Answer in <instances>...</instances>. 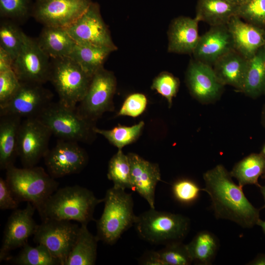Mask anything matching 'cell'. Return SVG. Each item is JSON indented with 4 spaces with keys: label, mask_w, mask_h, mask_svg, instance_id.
I'll use <instances>...</instances> for the list:
<instances>
[{
    "label": "cell",
    "mask_w": 265,
    "mask_h": 265,
    "mask_svg": "<svg viewBox=\"0 0 265 265\" xmlns=\"http://www.w3.org/2000/svg\"><path fill=\"white\" fill-rule=\"evenodd\" d=\"M224 166L217 165L203 174L205 187L216 218L229 220L242 228H252L260 218V210L246 197L242 187L236 184Z\"/></svg>",
    "instance_id": "1"
},
{
    "label": "cell",
    "mask_w": 265,
    "mask_h": 265,
    "mask_svg": "<svg viewBox=\"0 0 265 265\" xmlns=\"http://www.w3.org/2000/svg\"><path fill=\"white\" fill-rule=\"evenodd\" d=\"M104 202L89 189L78 186L58 188L46 201L38 212L42 221L46 219L74 220L87 225L94 220L96 207Z\"/></svg>",
    "instance_id": "2"
},
{
    "label": "cell",
    "mask_w": 265,
    "mask_h": 265,
    "mask_svg": "<svg viewBox=\"0 0 265 265\" xmlns=\"http://www.w3.org/2000/svg\"><path fill=\"white\" fill-rule=\"evenodd\" d=\"M104 208L96 221L99 240L112 245L137 220L133 212V201L131 193L114 186L108 189L104 198Z\"/></svg>",
    "instance_id": "3"
},
{
    "label": "cell",
    "mask_w": 265,
    "mask_h": 265,
    "mask_svg": "<svg viewBox=\"0 0 265 265\" xmlns=\"http://www.w3.org/2000/svg\"><path fill=\"white\" fill-rule=\"evenodd\" d=\"M6 171L5 180L14 197L20 202L30 203L38 212L58 189L59 183L42 167L19 168L14 165Z\"/></svg>",
    "instance_id": "4"
},
{
    "label": "cell",
    "mask_w": 265,
    "mask_h": 265,
    "mask_svg": "<svg viewBox=\"0 0 265 265\" xmlns=\"http://www.w3.org/2000/svg\"><path fill=\"white\" fill-rule=\"evenodd\" d=\"M139 236L153 244L182 241L187 236L190 220L183 215L150 210L137 216L134 224Z\"/></svg>",
    "instance_id": "5"
},
{
    "label": "cell",
    "mask_w": 265,
    "mask_h": 265,
    "mask_svg": "<svg viewBox=\"0 0 265 265\" xmlns=\"http://www.w3.org/2000/svg\"><path fill=\"white\" fill-rule=\"evenodd\" d=\"M59 139L89 143L97 134L95 123L81 116L76 108L52 102L36 117Z\"/></svg>",
    "instance_id": "6"
},
{
    "label": "cell",
    "mask_w": 265,
    "mask_h": 265,
    "mask_svg": "<svg viewBox=\"0 0 265 265\" xmlns=\"http://www.w3.org/2000/svg\"><path fill=\"white\" fill-rule=\"evenodd\" d=\"M53 60L49 81L58 94V101L68 107L76 108L85 95L92 77L69 57Z\"/></svg>",
    "instance_id": "7"
},
{
    "label": "cell",
    "mask_w": 265,
    "mask_h": 265,
    "mask_svg": "<svg viewBox=\"0 0 265 265\" xmlns=\"http://www.w3.org/2000/svg\"><path fill=\"white\" fill-rule=\"evenodd\" d=\"M116 85L113 73L104 67L100 68L92 76L85 95L77 106L78 113L95 123L104 113L113 110L112 100Z\"/></svg>",
    "instance_id": "8"
},
{
    "label": "cell",
    "mask_w": 265,
    "mask_h": 265,
    "mask_svg": "<svg viewBox=\"0 0 265 265\" xmlns=\"http://www.w3.org/2000/svg\"><path fill=\"white\" fill-rule=\"evenodd\" d=\"M80 227L69 220L46 219L38 224L33 241L45 246L64 265L77 239Z\"/></svg>",
    "instance_id": "9"
},
{
    "label": "cell",
    "mask_w": 265,
    "mask_h": 265,
    "mask_svg": "<svg viewBox=\"0 0 265 265\" xmlns=\"http://www.w3.org/2000/svg\"><path fill=\"white\" fill-rule=\"evenodd\" d=\"M65 28L77 44L106 48L113 52L117 50L97 2H92L80 18Z\"/></svg>",
    "instance_id": "10"
},
{
    "label": "cell",
    "mask_w": 265,
    "mask_h": 265,
    "mask_svg": "<svg viewBox=\"0 0 265 265\" xmlns=\"http://www.w3.org/2000/svg\"><path fill=\"white\" fill-rule=\"evenodd\" d=\"M49 58L37 40L24 33L22 46L13 61L12 69L20 81L43 84L49 81Z\"/></svg>",
    "instance_id": "11"
},
{
    "label": "cell",
    "mask_w": 265,
    "mask_h": 265,
    "mask_svg": "<svg viewBox=\"0 0 265 265\" xmlns=\"http://www.w3.org/2000/svg\"><path fill=\"white\" fill-rule=\"evenodd\" d=\"M91 0H35L31 15L44 26L66 28L88 9Z\"/></svg>",
    "instance_id": "12"
},
{
    "label": "cell",
    "mask_w": 265,
    "mask_h": 265,
    "mask_svg": "<svg viewBox=\"0 0 265 265\" xmlns=\"http://www.w3.org/2000/svg\"><path fill=\"white\" fill-rule=\"evenodd\" d=\"M52 135L49 129L36 118L25 119L21 123L18 139V153L24 167L36 165L49 149Z\"/></svg>",
    "instance_id": "13"
},
{
    "label": "cell",
    "mask_w": 265,
    "mask_h": 265,
    "mask_svg": "<svg viewBox=\"0 0 265 265\" xmlns=\"http://www.w3.org/2000/svg\"><path fill=\"white\" fill-rule=\"evenodd\" d=\"M53 94L41 84L21 82L13 96L0 106V116L36 118L52 101Z\"/></svg>",
    "instance_id": "14"
},
{
    "label": "cell",
    "mask_w": 265,
    "mask_h": 265,
    "mask_svg": "<svg viewBox=\"0 0 265 265\" xmlns=\"http://www.w3.org/2000/svg\"><path fill=\"white\" fill-rule=\"evenodd\" d=\"M44 158L48 173L54 179L80 172L88 161L78 142L59 139Z\"/></svg>",
    "instance_id": "15"
},
{
    "label": "cell",
    "mask_w": 265,
    "mask_h": 265,
    "mask_svg": "<svg viewBox=\"0 0 265 265\" xmlns=\"http://www.w3.org/2000/svg\"><path fill=\"white\" fill-rule=\"evenodd\" d=\"M35 210L32 204L27 202L24 209L15 210L10 214L3 232L0 261L6 259L13 250L24 246L28 238L34 235L38 226L33 218Z\"/></svg>",
    "instance_id": "16"
},
{
    "label": "cell",
    "mask_w": 265,
    "mask_h": 265,
    "mask_svg": "<svg viewBox=\"0 0 265 265\" xmlns=\"http://www.w3.org/2000/svg\"><path fill=\"white\" fill-rule=\"evenodd\" d=\"M186 78L190 93L201 102L214 100L219 96L223 87L212 67L196 59L189 62Z\"/></svg>",
    "instance_id": "17"
},
{
    "label": "cell",
    "mask_w": 265,
    "mask_h": 265,
    "mask_svg": "<svg viewBox=\"0 0 265 265\" xmlns=\"http://www.w3.org/2000/svg\"><path fill=\"white\" fill-rule=\"evenodd\" d=\"M127 155L130 164L131 189L144 198L150 208L155 209L156 187L161 180L159 165L150 162L136 154L129 153Z\"/></svg>",
    "instance_id": "18"
},
{
    "label": "cell",
    "mask_w": 265,
    "mask_h": 265,
    "mask_svg": "<svg viewBox=\"0 0 265 265\" xmlns=\"http://www.w3.org/2000/svg\"><path fill=\"white\" fill-rule=\"evenodd\" d=\"M234 50L227 25L211 26L200 36L193 55L194 59L212 66L223 55Z\"/></svg>",
    "instance_id": "19"
},
{
    "label": "cell",
    "mask_w": 265,
    "mask_h": 265,
    "mask_svg": "<svg viewBox=\"0 0 265 265\" xmlns=\"http://www.w3.org/2000/svg\"><path fill=\"white\" fill-rule=\"evenodd\" d=\"M234 49L247 59L252 57L265 43V28L247 23L237 15L226 24Z\"/></svg>",
    "instance_id": "20"
},
{
    "label": "cell",
    "mask_w": 265,
    "mask_h": 265,
    "mask_svg": "<svg viewBox=\"0 0 265 265\" xmlns=\"http://www.w3.org/2000/svg\"><path fill=\"white\" fill-rule=\"evenodd\" d=\"M198 20L186 16H179L171 22L167 31L168 53L191 54L197 46L200 36Z\"/></svg>",
    "instance_id": "21"
},
{
    "label": "cell",
    "mask_w": 265,
    "mask_h": 265,
    "mask_svg": "<svg viewBox=\"0 0 265 265\" xmlns=\"http://www.w3.org/2000/svg\"><path fill=\"white\" fill-rule=\"evenodd\" d=\"M248 60L233 50L217 59L212 67L217 78L223 86L229 85L241 91Z\"/></svg>",
    "instance_id": "22"
},
{
    "label": "cell",
    "mask_w": 265,
    "mask_h": 265,
    "mask_svg": "<svg viewBox=\"0 0 265 265\" xmlns=\"http://www.w3.org/2000/svg\"><path fill=\"white\" fill-rule=\"evenodd\" d=\"M22 118L15 115L0 116V169L14 165L18 157V139Z\"/></svg>",
    "instance_id": "23"
},
{
    "label": "cell",
    "mask_w": 265,
    "mask_h": 265,
    "mask_svg": "<svg viewBox=\"0 0 265 265\" xmlns=\"http://www.w3.org/2000/svg\"><path fill=\"white\" fill-rule=\"evenodd\" d=\"M37 40L42 50L53 59L68 57L76 44L66 28L60 27L44 26Z\"/></svg>",
    "instance_id": "24"
},
{
    "label": "cell",
    "mask_w": 265,
    "mask_h": 265,
    "mask_svg": "<svg viewBox=\"0 0 265 265\" xmlns=\"http://www.w3.org/2000/svg\"><path fill=\"white\" fill-rule=\"evenodd\" d=\"M238 7L227 0H198L195 17L211 26L226 25Z\"/></svg>",
    "instance_id": "25"
},
{
    "label": "cell",
    "mask_w": 265,
    "mask_h": 265,
    "mask_svg": "<svg viewBox=\"0 0 265 265\" xmlns=\"http://www.w3.org/2000/svg\"><path fill=\"white\" fill-rule=\"evenodd\" d=\"M81 225L76 242L64 265H94L96 263L98 242L96 236Z\"/></svg>",
    "instance_id": "26"
},
{
    "label": "cell",
    "mask_w": 265,
    "mask_h": 265,
    "mask_svg": "<svg viewBox=\"0 0 265 265\" xmlns=\"http://www.w3.org/2000/svg\"><path fill=\"white\" fill-rule=\"evenodd\" d=\"M113 51L109 49L90 45L76 44L69 55L91 77L100 68Z\"/></svg>",
    "instance_id": "27"
},
{
    "label": "cell",
    "mask_w": 265,
    "mask_h": 265,
    "mask_svg": "<svg viewBox=\"0 0 265 265\" xmlns=\"http://www.w3.org/2000/svg\"><path fill=\"white\" fill-rule=\"evenodd\" d=\"M265 86V51L263 47L248 60L241 92L255 98L263 93Z\"/></svg>",
    "instance_id": "28"
},
{
    "label": "cell",
    "mask_w": 265,
    "mask_h": 265,
    "mask_svg": "<svg viewBox=\"0 0 265 265\" xmlns=\"http://www.w3.org/2000/svg\"><path fill=\"white\" fill-rule=\"evenodd\" d=\"M265 173V156L251 154L238 162L230 173L239 185H254L260 187L258 179Z\"/></svg>",
    "instance_id": "29"
},
{
    "label": "cell",
    "mask_w": 265,
    "mask_h": 265,
    "mask_svg": "<svg viewBox=\"0 0 265 265\" xmlns=\"http://www.w3.org/2000/svg\"><path fill=\"white\" fill-rule=\"evenodd\" d=\"M186 245L193 262L208 265L211 264L215 256L219 242L213 233L202 231L198 232Z\"/></svg>",
    "instance_id": "30"
},
{
    "label": "cell",
    "mask_w": 265,
    "mask_h": 265,
    "mask_svg": "<svg viewBox=\"0 0 265 265\" xmlns=\"http://www.w3.org/2000/svg\"><path fill=\"white\" fill-rule=\"evenodd\" d=\"M107 176L113 182V186L124 190L132 189L129 159L122 150H118L109 160Z\"/></svg>",
    "instance_id": "31"
},
{
    "label": "cell",
    "mask_w": 265,
    "mask_h": 265,
    "mask_svg": "<svg viewBox=\"0 0 265 265\" xmlns=\"http://www.w3.org/2000/svg\"><path fill=\"white\" fill-rule=\"evenodd\" d=\"M144 126V123L141 121L131 127L119 125L108 130L95 127L94 131L96 133L104 136L111 144L118 148V150H122L123 147L132 143L137 139Z\"/></svg>",
    "instance_id": "32"
},
{
    "label": "cell",
    "mask_w": 265,
    "mask_h": 265,
    "mask_svg": "<svg viewBox=\"0 0 265 265\" xmlns=\"http://www.w3.org/2000/svg\"><path fill=\"white\" fill-rule=\"evenodd\" d=\"M24 32L13 21L5 19L0 25V48L8 53L13 60L22 46Z\"/></svg>",
    "instance_id": "33"
},
{
    "label": "cell",
    "mask_w": 265,
    "mask_h": 265,
    "mask_svg": "<svg viewBox=\"0 0 265 265\" xmlns=\"http://www.w3.org/2000/svg\"><path fill=\"white\" fill-rule=\"evenodd\" d=\"M14 263L18 265H60L45 246L37 244L33 247L27 243L22 247Z\"/></svg>",
    "instance_id": "34"
},
{
    "label": "cell",
    "mask_w": 265,
    "mask_h": 265,
    "mask_svg": "<svg viewBox=\"0 0 265 265\" xmlns=\"http://www.w3.org/2000/svg\"><path fill=\"white\" fill-rule=\"evenodd\" d=\"M158 251L164 265H189L193 263L186 244L182 241L168 243Z\"/></svg>",
    "instance_id": "35"
},
{
    "label": "cell",
    "mask_w": 265,
    "mask_h": 265,
    "mask_svg": "<svg viewBox=\"0 0 265 265\" xmlns=\"http://www.w3.org/2000/svg\"><path fill=\"white\" fill-rule=\"evenodd\" d=\"M32 8L31 0H0V17L16 23L25 21Z\"/></svg>",
    "instance_id": "36"
},
{
    "label": "cell",
    "mask_w": 265,
    "mask_h": 265,
    "mask_svg": "<svg viewBox=\"0 0 265 265\" xmlns=\"http://www.w3.org/2000/svg\"><path fill=\"white\" fill-rule=\"evenodd\" d=\"M237 15L247 23L265 28V0H248L238 6Z\"/></svg>",
    "instance_id": "37"
},
{
    "label": "cell",
    "mask_w": 265,
    "mask_h": 265,
    "mask_svg": "<svg viewBox=\"0 0 265 265\" xmlns=\"http://www.w3.org/2000/svg\"><path fill=\"white\" fill-rule=\"evenodd\" d=\"M200 188L194 182L188 179H179L172 186V194L175 199L183 204H191L198 199Z\"/></svg>",
    "instance_id": "38"
},
{
    "label": "cell",
    "mask_w": 265,
    "mask_h": 265,
    "mask_svg": "<svg viewBox=\"0 0 265 265\" xmlns=\"http://www.w3.org/2000/svg\"><path fill=\"white\" fill-rule=\"evenodd\" d=\"M179 86L180 80L177 77L169 72H162L154 79L151 88L164 97L171 106Z\"/></svg>",
    "instance_id": "39"
},
{
    "label": "cell",
    "mask_w": 265,
    "mask_h": 265,
    "mask_svg": "<svg viewBox=\"0 0 265 265\" xmlns=\"http://www.w3.org/2000/svg\"><path fill=\"white\" fill-rule=\"evenodd\" d=\"M21 84L13 69L0 72V106L15 94Z\"/></svg>",
    "instance_id": "40"
},
{
    "label": "cell",
    "mask_w": 265,
    "mask_h": 265,
    "mask_svg": "<svg viewBox=\"0 0 265 265\" xmlns=\"http://www.w3.org/2000/svg\"><path fill=\"white\" fill-rule=\"evenodd\" d=\"M147 104V99L144 94H132L126 99L117 115L137 117L145 110Z\"/></svg>",
    "instance_id": "41"
},
{
    "label": "cell",
    "mask_w": 265,
    "mask_h": 265,
    "mask_svg": "<svg viewBox=\"0 0 265 265\" xmlns=\"http://www.w3.org/2000/svg\"><path fill=\"white\" fill-rule=\"evenodd\" d=\"M20 202L16 199L6 180L0 178V209H17Z\"/></svg>",
    "instance_id": "42"
},
{
    "label": "cell",
    "mask_w": 265,
    "mask_h": 265,
    "mask_svg": "<svg viewBox=\"0 0 265 265\" xmlns=\"http://www.w3.org/2000/svg\"><path fill=\"white\" fill-rule=\"evenodd\" d=\"M138 264L143 265H164L158 251H146L138 259Z\"/></svg>",
    "instance_id": "43"
},
{
    "label": "cell",
    "mask_w": 265,
    "mask_h": 265,
    "mask_svg": "<svg viewBox=\"0 0 265 265\" xmlns=\"http://www.w3.org/2000/svg\"><path fill=\"white\" fill-rule=\"evenodd\" d=\"M13 61L10 55L0 48V72L12 69Z\"/></svg>",
    "instance_id": "44"
},
{
    "label": "cell",
    "mask_w": 265,
    "mask_h": 265,
    "mask_svg": "<svg viewBox=\"0 0 265 265\" xmlns=\"http://www.w3.org/2000/svg\"><path fill=\"white\" fill-rule=\"evenodd\" d=\"M247 265H265V254L258 255L254 260L247 264Z\"/></svg>",
    "instance_id": "45"
},
{
    "label": "cell",
    "mask_w": 265,
    "mask_h": 265,
    "mask_svg": "<svg viewBox=\"0 0 265 265\" xmlns=\"http://www.w3.org/2000/svg\"><path fill=\"white\" fill-rule=\"evenodd\" d=\"M231 3L233 4L234 5L239 6L245 2H246L248 0H227Z\"/></svg>",
    "instance_id": "46"
},
{
    "label": "cell",
    "mask_w": 265,
    "mask_h": 265,
    "mask_svg": "<svg viewBox=\"0 0 265 265\" xmlns=\"http://www.w3.org/2000/svg\"><path fill=\"white\" fill-rule=\"evenodd\" d=\"M257 225L262 228L264 233L265 234V221H263L260 219L259 220Z\"/></svg>",
    "instance_id": "47"
},
{
    "label": "cell",
    "mask_w": 265,
    "mask_h": 265,
    "mask_svg": "<svg viewBox=\"0 0 265 265\" xmlns=\"http://www.w3.org/2000/svg\"><path fill=\"white\" fill-rule=\"evenodd\" d=\"M261 192V193L262 194V195L264 197L265 203V185L264 186H261L259 187Z\"/></svg>",
    "instance_id": "48"
},
{
    "label": "cell",
    "mask_w": 265,
    "mask_h": 265,
    "mask_svg": "<svg viewBox=\"0 0 265 265\" xmlns=\"http://www.w3.org/2000/svg\"><path fill=\"white\" fill-rule=\"evenodd\" d=\"M263 154L265 156V146L263 149Z\"/></svg>",
    "instance_id": "49"
},
{
    "label": "cell",
    "mask_w": 265,
    "mask_h": 265,
    "mask_svg": "<svg viewBox=\"0 0 265 265\" xmlns=\"http://www.w3.org/2000/svg\"><path fill=\"white\" fill-rule=\"evenodd\" d=\"M262 176V178L265 179V173Z\"/></svg>",
    "instance_id": "50"
},
{
    "label": "cell",
    "mask_w": 265,
    "mask_h": 265,
    "mask_svg": "<svg viewBox=\"0 0 265 265\" xmlns=\"http://www.w3.org/2000/svg\"><path fill=\"white\" fill-rule=\"evenodd\" d=\"M263 48L264 49L265 51V43H264V45L263 46Z\"/></svg>",
    "instance_id": "51"
},
{
    "label": "cell",
    "mask_w": 265,
    "mask_h": 265,
    "mask_svg": "<svg viewBox=\"0 0 265 265\" xmlns=\"http://www.w3.org/2000/svg\"><path fill=\"white\" fill-rule=\"evenodd\" d=\"M263 93H264L265 94V88H264Z\"/></svg>",
    "instance_id": "52"
}]
</instances>
